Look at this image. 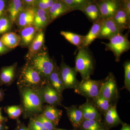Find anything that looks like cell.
Here are the masks:
<instances>
[{"label":"cell","instance_id":"cell-1","mask_svg":"<svg viewBox=\"0 0 130 130\" xmlns=\"http://www.w3.org/2000/svg\"><path fill=\"white\" fill-rule=\"evenodd\" d=\"M23 117L30 118L43 111V103L37 89L28 87H19Z\"/></svg>","mask_w":130,"mask_h":130},{"label":"cell","instance_id":"cell-2","mask_svg":"<svg viewBox=\"0 0 130 130\" xmlns=\"http://www.w3.org/2000/svg\"><path fill=\"white\" fill-rule=\"evenodd\" d=\"M47 84V81L27 62L21 69L17 81L18 87L35 89L41 88Z\"/></svg>","mask_w":130,"mask_h":130},{"label":"cell","instance_id":"cell-3","mask_svg":"<svg viewBox=\"0 0 130 130\" xmlns=\"http://www.w3.org/2000/svg\"><path fill=\"white\" fill-rule=\"evenodd\" d=\"M78 49L75 58V69L81 75L82 79L90 78L95 68V60L88 47Z\"/></svg>","mask_w":130,"mask_h":130},{"label":"cell","instance_id":"cell-4","mask_svg":"<svg viewBox=\"0 0 130 130\" xmlns=\"http://www.w3.org/2000/svg\"><path fill=\"white\" fill-rule=\"evenodd\" d=\"M42 77L48 84V79L52 72L55 62L49 55L47 51H40L27 61Z\"/></svg>","mask_w":130,"mask_h":130},{"label":"cell","instance_id":"cell-5","mask_svg":"<svg viewBox=\"0 0 130 130\" xmlns=\"http://www.w3.org/2000/svg\"><path fill=\"white\" fill-rule=\"evenodd\" d=\"M128 37V34L119 33L109 38V42H102L106 46L105 50L113 53L116 62L120 61L122 54L129 50L130 42Z\"/></svg>","mask_w":130,"mask_h":130},{"label":"cell","instance_id":"cell-6","mask_svg":"<svg viewBox=\"0 0 130 130\" xmlns=\"http://www.w3.org/2000/svg\"><path fill=\"white\" fill-rule=\"evenodd\" d=\"M99 95L108 100L112 104L117 105L119 98L118 88L115 76L112 72L103 80Z\"/></svg>","mask_w":130,"mask_h":130},{"label":"cell","instance_id":"cell-7","mask_svg":"<svg viewBox=\"0 0 130 130\" xmlns=\"http://www.w3.org/2000/svg\"><path fill=\"white\" fill-rule=\"evenodd\" d=\"M103 80H95L90 78L82 79L75 88L74 92L86 98L87 100H91L99 95Z\"/></svg>","mask_w":130,"mask_h":130},{"label":"cell","instance_id":"cell-8","mask_svg":"<svg viewBox=\"0 0 130 130\" xmlns=\"http://www.w3.org/2000/svg\"><path fill=\"white\" fill-rule=\"evenodd\" d=\"M59 70L64 90L68 89H74L79 82L77 79L78 72L75 68L70 67V66L67 64L63 58Z\"/></svg>","mask_w":130,"mask_h":130},{"label":"cell","instance_id":"cell-9","mask_svg":"<svg viewBox=\"0 0 130 130\" xmlns=\"http://www.w3.org/2000/svg\"><path fill=\"white\" fill-rule=\"evenodd\" d=\"M43 104L57 107L61 106L63 95L60 94L48 84L37 89Z\"/></svg>","mask_w":130,"mask_h":130},{"label":"cell","instance_id":"cell-10","mask_svg":"<svg viewBox=\"0 0 130 130\" xmlns=\"http://www.w3.org/2000/svg\"><path fill=\"white\" fill-rule=\"evenodd\" d=\"M97 2L104 19L113 17L121 6L120 0H101Z\"/></svg>","mask_w":130,"mask_h":130},{"label":"cell","instance_id":"cell-11","mask_svg":"<svg viewBox=\"0 0 130 130\" xmlns=\"http://www.w3.org/2000/svg\"><path fill=\"white\" fill-rule=\"evenodd\" d=\"M122 32L112 17L104 20L98 38L109 40Z\"/></svg>","mask_w":130,"mask_h":130},{"label":"cell","instance_id":"cell-12","mask_svg":"<svg viewBox=\"0 0 130 130\" xmlns=\"http://www.w3.org/2000/svg\"><path fill=\"white\" fill-rule=\"evenodd\" d=\"M73 11V9L62 0H57L47 10L50 22Z\"/></svg>","mask_w":130,"mask_h":130},{"label":"cell","instance_id":"cell-13","mask_svg":"<svg viewBox=\"0 0 130 130\" xmlns=\"http://www.w3.org/2000/svg\"><path fill=\"white\" fill-rule=\"evenodd\" d=\"M103 116L104 120L103 122L107 130H109L119 124L122 125L124 123L118 113L117 105H112Z\"/></svg>","mask_w":130,"mask_h":130},{"label":"cell","instance_id":"cell-14","mask_svg":"<svg viewBox=\"0 0 130 130\" xmlns=\"http://www.w3.org/2000/svg\"><path fill=\"white\" fill-rule=\"evenodd\" d=\"M78 107L82 111L84 120H92L101 122V114L90 100H87L85 103Z\"/></svg>","mask_w":130,"mask_h":130},{"label":"cell","instance_id":"cell-15","mask_svg":"<svg viewBox=\"0 0 130 130\" xmlns=\"http://www.w3.org/2000/svg\"><path fill=\"white\" fill-rule=\"evenodd\" d=\"M17 64L2 68L0 72V86H9L13 83L16 77Z\"/></svg>","mask_w":130,"mask_h":130},{"label":"cell","instance_id":"cell-16","mask_svg":"<svg viewBox=\"0 0 130 130\" xmlns=\"http://www.w3.org/2000/svg\"><path fill=\"white\" fill-rule=\"evenodd\" d=\"M63 107L66 109L68 117L73 127L77 130L84 120L82 111L77 105H72L69 107Z\"/></svg>","mask_w":130,"mask_h":130},{"label":"cell","instance_id":"cell-17","mask_svg":"<svg viewBox=\"0 0 130 130\" xmlns=\"http://www.w3.org/2000/svg\"><path fill=\"white\" fill-rule=\"evenodd\" d=\"M35 17L33 25L38 30H42L50 23L47 11L33 7Z\"/></svg>","mask_w":130,"mask_h":130},{"label":"cell","instance_id":"cell-18","mask_svg":"<svg viewBox=\"0 0 130 130\" xmlns=\"http://www.w3.org/2000/svg\"><path fill=\"white\" fill-rule=\"evenodd\" d=\"M102 19L93 23L92 27L87 35L85 36L83 44L81 47H88L94 41L98 38L104 21Z\"/></svg>","mask_w":130,"mask_h":130},{"label":"cell","instance_id":"cell-19","mask_svg":"<svg viewBox=\"0 0 130 130\" xmlns=\"http://www.w3.org/2000/svg\"><path fill=\"white\" fill-rule=\"evenodd\" d=\"M48 84L58 93L63 95L64 89L61 77L59 67L55 62L53 70L49 76Z\"/></svg>","mask_w":130,"mask_h":130},{"label":"cell","instance_id":"cell-20","mask_svg":"<svg viewBox=\"0 0 130 130\" xmlns=\"http://www.w3.org/2000/svg\"><path fill=\"white\" fill-rule=\"evenodd\" d=\"M80 11L83 12L93 23L102 19L96 2L86 4L81 8Z\"/></svg>","mask_w":130,"mask_h":130},{"label":"cell","instance_id":"cell-21","mask_svg":"<svg viewBox=\"0 0 130 130\" xmlns=\"http://www.w3.org/2000/svg\"><path fill=\"white\" fill-rule=\"evenodd\" d=\"M35 17L33 7L25 8L16 19L18 25L21 28L32 25Z\"/></svg>","mask_w":130,"mask_h":130},{"label":"cell","instance_id":"cell-22","mask_svg":"<svg viewBox=\"0 0 130 130\" xmlns=\"http://www.w3.org/2000/svg\"><path fill=\"white\" fill-rule=\"evenodd\" d=\"M63 111L56 107L47 105H43L42 114L57 126L62 115Z\"/></svg>","mask_w":130,"mask_h":130},{"label":"cell","instance_id":"cell-23","mask_svg":"<svg viewBox=\"0 0 130 130\" xmlns=\"http://www.w3.org/2000/svg\"><path fill=\"white\" fill-rule=\"evenodd\" d=\"M24 8L23 0H8L7 12L12 22L16 21L19 14Z\"/></svg>","mask_w":130,"mask_h":130},{"label":"cell","instance_id":"cell-24","mask_svg":"<svg viewBox=\"0 0 130 130\" xmlns=\"http://www.w3.org/2000/svg\"><path fill=\"white\" fill-rule=\"evenodd\" d=\"M44 34L42 30H39L30 43L28 53L26 56L27 61L30 59L32 56L40 52L44 41Z\"/></svg>","mask_w":130,"mask_h":130},{"label":"cell","instance_id":"cell-25","mask_svg":"<svg viewBox=\"0 0 130 130\" xmlns=\"http://www.w3.org/2000/svg\"><path fill=\"white\" fill-rule=\"evenodd\" d=\"M112 18L122 32L130 29V17L121 6Z\"/></svg>","mask_w":130,"mask_h":130},{"label":"cell","instance_id":"cell-26","mask_svg":"<svg viewBox=\"0 0 130 130\" xmlns=\"http://www.w3.org/2000/svg\"><path fill=\"white\" fill-rule=\"evenodd\" d=\"M3 44L9 48L18 46L21 41L20 36L15 32H6L3 34L1 38Z\"/></svg>","mask_w":130,"mask_h":130},{"label":"cell","instance_id":"cell-27","mask_svg":"<svg viewBox=\"0 0 130 130\" xmlns=\"http://www.w3.org/2000/svg\"><path fill=\"white\" fill-rule=\"evenodd\" d=\"M38 30L33 25L23 28L20 32V36L23 45L28 46L30 44L36 35Z\"/></svg>","mask_w":130,"mask_h":130},{"label":"cell","instance_id":"cell-28","mask_svg":"<svg viewBox=\"0 0 130 130\" xmlns=\"http://www.w3.org/2000/svg\"><path fill=\"white\" fill-rule=\"evenodd\" d=\"M60 34L68 41L77 47L78 48L82 46L85 38V36L78 35L70 31H61Z\"/></svg>","mask_w":130,"mask_h":130},{"label":"cell","instance_id":"cell-29","mask_svg":"<svg viewBox=\"0 0 130 130\" xmlns=\"http://www.w3.org/2000/svg\"><path fill=\"white\" fill-rule=\"evenodd\" d=\"M89 100L95 106L102 115H103L110 107L113 105L108 100L99 95L92 100Z\"/></svg>","mask_w":130,"mask_h":130},{"label":"cell","instance_id":"cell-30","mask_svg":"<svg viewBox=\"0 0 130 130\" xmlns=\"http://www.w3.org/2000/svg\"><path fill=\"white\" fill-rule=\"evenodd\" d=\"M106 129L103 122L92 120H84L77 130H99Z\"/></svg>","mask_w":130,"mask_h":130},{"label":"cell","instance_id":"cell-31","mask_svg":"<svg viewBox=\"0 0 130 130\" xmlns=\"http://www.w3.org/2000/svg\"><path fill=\"white\" fill-rule=\"evenodd\" d=\"M5 111L10 119L18 120L23 113V109L21 105H20L6 107Z\"/></svg>","mask_w":130,"mask_h":130},{"label":"cell","instance_id":"cell-32","mask_svg":"<svg viewBox=\"0 0 130 130\" xmlns=\"http://www.w3.org/2000/svg\"><path fill=\"white\" fill-rule=\"evenodd\" d=\"M74 11L79 10L86 4L96 2L95 0H62Z\"/></svg>","mask_w":130,"mask_h":130},{"label":"cell","instance_id":"cell-33","mask_svg":"<svg viewBox=\"0 0 130 130\" xmlns=\"http://www.w3.org/2000/svg\"><path fill=\"white\" fill-rule=\"evenodd\" d=\"M12 21L5 14L0 18V35L7 32L11 28Z\"/></svg>","mask_w":130,"mask_h":130},{"label":"cell","instance_id":"cell-34","mask_svg":"<svg viewBox=\"0 0 130 130\" xmlns=\"http://www.w3.org/2000/svg\"><path fill=\"white\" fill-rule=\"evenodd\" d=\"M33 117H35L40 120L47 130H55L57 128L56 126L52 121L44 117L42 114L37 115Z\"/></svg>","mask_w":130,"mask_h":130},{"label":"cell","instance_id":"cell-35","mask_svg":"<svg viewBox=\"0 0 130 130\" xmlns=\"http://www.w3.org/2000/svg\"><path fill=\"white\" fill-rule=\"evenodd\" d=\"M124 69V88L130 91V61L127 60L123 64Z\"/></svg>","mask_w":130,"mask_h":130},{"label":"cell","instance_id":"cell-36","mask_svg":"<svg viewBox=\"0 0 130 130\" xmlns=\"http://www.w3.org/2000/svg\"><path fill=\"white\" fill-rule=\"evenodd\" d=\"M28 128L29 130H47L41 122L35 117L30 118Z\"/></svg>","mask_w":130,"mask_h":130},{"label":"cell","instance_id":"cell-37","mask_svg":"<svg viewBox=\"0 0 130 130\" xmlns=\"http://www.w3.org/2000/svg\"><path fill=\"white\" fill-rule=\"evenodd\" d=\"M57 0H36L34 4L35 7L41 8L47 11Z\"/></svg>","mask_w":130,"mask_h":130},{"label":"cell","instance_id":"cell-38","mask_svg":"<svg viewBox=\"0 0 130 130\" xmlns=\"http://www.w3.org/2000/svg\"><path fill=\"white\" fill-rule=\"evenodd\" d=\"M8 0H0V18L6 14L7 11Z\"/></svg>","mask_w":130,"mask_h":130},{"label":"cell","instance_id":"cell-39","mask_svg":"<svg viewBox=\"0 0 130 130\" xmlns=\"http://www.w3.org/2000/svg\"><path fill=\"white\" fill-rule=\"evenodd\" d=\"M121 7L130 17V0H120Z\"/></svg>","mask_w":130,"mask_h":130},{"label":"cell","instance_id":"cell-40","mask_svg":"<svg viewBox=\"0 0 130 130\" xmlns=\"http://www.w3.org/2000/svg\"><path fill=\"white\" fill-rule=\"evenodd\" d=\"M14 130H29L23 123H21L18 120H17V126Z\"/></svg>","mask_w":130,"mask_h":130},{"label":"cell","instance_id":"cell-41","mask_svg":"<svg viewBox=\"0 0 130 130\" xmlns=\"http://www.w3.org/2000/svg\"><path fill=\"white\" fill-rule=\"evenodd\" d=\"M36 0H23L25 8L33 7L34 4Z\"/></svg>","mask_w":130,"mask_h":130},{"label":"cell","instance_id":"cell-42","mask_svg":"<svg viewBox=\"0 0 130 130\" xmlns=\"http://www.w3.org/2000/svg\"><path fill=\"white\" fill-rule=\"evenodd\" d=\"M9 49L5 46L0 40V55L6 53L9 50Z\"/></svg>","mask_w":130,"mask_h":130},{"label":"cell","instance_id":"cell-43","mask_svg":"<svg viewBox=\"0 0 130 130\" xmlns=\"http://www.w3.org/2000/svg\"><path fill=\"white\" fill-rule=\"evenodd\" d=\"M2 107H0V123H3L7 121V118L2 116Z\"/></svg>","mask_w":130,"mask_h":130},{"label":"cell","instance_id":"cell-44","mask_svg":"<svg viewBox=\"0 0 130 130\" xmlns=\"http://www.w3.org/2000/svg\"><path fill=\"white\" fill-rule=\"evenodd\" d=\"M122 127L120 130H130V126L129 124L123 123L122 124Z\"/></svg>","mask_w":130,"mask_h":130},{"label":"cell","instance_id":"cell-45","mask_svg":"<svg viewBox=\"0 0 130 130\" xmlns=\"http://www.w3.org/2000/svg\"><path fill=\"white\" fill-rule=\"evenodd\" d=\"M5 95L4 90L2 89H0V102L3 100Z\"/></svg>","mask_w":130,"mask_h":130},{"label":"cell","instance_id":"cell-46","mask_svg":"<svg viewBox=\"0 0 130 130\" xmlns=\"http://www.w3.org/2000/svg\"><path fill=\"white\" fill-rule=\"evenodd\" d=\"M5 126L3 125V123H0V130H4Z\"/></svg>","mask_w":130,"mask_h":130},{"label":"cell","instance_id":"cell-47","mask_svg":"<svg viewBox=\"0 0 130 130\" xmlns=\"http://www.w3.org/2000/svg\"><path fill=\"white\" fill-rule=\"evenodd\" d=\"M77 130L76 129H73V130H67L65 129H60V128H56V130Z\"/></svg>","mask_w":130,"mask_h":130},{"label":"cell","instance_id":"cell-48","mask_svg":"<svg viewBox=\"0 0 130 130\" xmlns=\"http://www.w3.org/2000/svg\"><path fill=\"white\" fill-rule=\"evenodd\" d=\"M96 1V2H97L99 1H101V0H95Z\"/></svg>","mask_w":130,"mask_h":130},{"label":"cell","instance_id":"cell-49","mask_svg":"<svg viewBox=\"0 0 130 130\" xmlns=\"http://www.w3.org/2000/svg\"><path fill=\"white\" fill-rule=\"evenodd\" d=\"M99 130H105V129H100Z\"/></svg>","mask_w":130,"mask_h":130}]
</instances>
